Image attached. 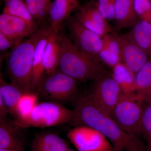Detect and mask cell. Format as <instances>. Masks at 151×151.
Returning a JSON list of instances; mask_svg holds the SVG:
<instances>
[{
  "label": "cell",
  "mask_w": 151,
  "mask_h": 151,
  "mask_svg": "<svg viewBox=\"0 0 151 151\" xmlns=\"http://www.w3.org/2000/svg\"><path fill=\"white\" fill-rule=\"evenodd\" d=\"M121 47L122 62L136 75L149 60V56L136 43L130 32L117 34Z\"/></svg>",
  "instance_id": "11"
},
{
  "label": "cell",
  "mask_w": 151,
  "mask_h": 151,
  "mask_svg": "<svg viewBox=\"0 0 151 151\" xmlns=\"http://www.w3.org/2000/svg\"><path fill=\"white\" fill-rule=\"evenodd\" d=\"M14 45L6 36L0 32V51L6 52L11 48L15 47Z\"/></svg>",
  "instance_id": "30"
},
{
  "label": "cell",
  "mask_w": 151,
  "mask_h": 151,
  "mask_svg": "<svg viewBox=\"0 0 151 151\" xmlns=\"http://www.w3.org/2000/svg\"><path fill=\"white\" fill-rule=\"evenodd\" d=\"M13 120L7 118L0 121V149L24 150L25 138L23 130Z\"/></svg>",
  "instance_id": "14"
},
{
  "label": "cell",
  "mask_w": 151,
  "mask_h": 151,
  "mask_svg": "<svg viewBox=\"0 0 151 151\" xmlns=\"http://www.w3.org/2000/svg\"><path fill=\"white\" fill-rule=\"evenodd\" d=\"M136 92L144 100L151 99V59L135 75Z\"/></svg>",
  "instance_id": "24"
},
{
  "label": "cell",
  "mask_w": 151,
  "mask_h": 151,
  "mask_svg": "<svg viewBox=\"0 0 151 151\" xmlns=\"http://www.w3.org/2000/svg\"><path fill=\"white\" fill-rule=\"evenodd\" d=\"M74 17L84 27L101 37L113 32L111 25L98 10L97 1L92 0L80 6Z\"/></svg>",
  "instance_id": "10"
},
{
  "label": "cell",
  "mask_w": 151,
  "mask_h": 151,
  "mask_svg": "<svg viewBox=\"0 0 151 151\" xmlns=\"http://www.w3.org/2000/svg\"><path fill=\"white\" fill-rule=\"evenodd\" d=\"M54 0H24L30 12L37 23L48 18L50 10Z\"/></svg>",
  "instance_id": "26"
},
{
  "label": "cell",
  "mask_w": 151,
  "mask_h": 151,
  "mask_svg": "<svg viewBox=\"0 0 151 151\" xmlns=\"http://www.w3.org/2000/svg\"><path fill=\"white\" fill-rule=\"evenodd\" d=\"M4 8L2 13L22 19L35 30L38 24L34 18L23 0H4Z\"/></svg>",
  "instance_id": "23"
},
{
  "label": "cell",
  "mask_w": 151,
  "mask_h": 151,
  "mask_svg": "<svg viewBox=\"0 0 151 151\" xmlns=\"http://www.w3.org/2000/svg\"><path fill=\"white\" fill-rule=\"evenodd\" d=\"M0 151H24V150L19 149H0Z\"/></svg>",
  "instance_id": "32"
},
{
  "label": "cell",
  "mask_w": 151,
  "mask_h": 151,
  "mask_svg": "<svg viewBox=\"0 0 151 151\" xmlns=\"http://www.w3.org/2000/svg\"><path fill=\"white\" fill-rule=\"evenodd\" d=\"M58 68L63 73L80 81H96L108 74L100 63L87 56L65 36L63 37Z\"/></svg>",
  "instance_id": "2"
},
{
  "label": "cell",
  "mask_w": 151,
  "mask_h": 151,
  "mask_svg": "<svg viewBox=\"0 0 151 151\" xmlns=\"http://www.w3.org/2000/svg\"><path fill=\"white\" fill-rule=\"evenodd\" d=\"M143 102L136 92L123 93L111 115L123 129L139 137L142 136Z\"/></svg>",
  "instance_id": "5"
},
{
  "label": "cell",
  "mask_w": 151,
  "mask_h": 151,
  "mask_svg": "<svg viewBox=\"0 0 151 151\" xmlns=\"http://www.w3.org/2000/svg\"><path fill=\"white\" fill-rule=\"evenodd\" d=\"M67 138L78 151H112L113 146L101 132L86 125L69 130Z\"/></svg>",
  "instance_id": "8"
},
{
  "label": "cell",
  "mask_w": 151,
  "mask_h": 151,
  "mask_svg": "<svg viewBox=\"0 0 151 151\" xmlns=\"http://www.w3.org/2000/svg\"><path fill=\"white\" fill-rule=\"evenodd\" d=\"M69 149L67 141L56 134L48 132L35 134L30 146V151H66Z\"/></svg>",
  "instance_id": "17"
},
{
  "label": "cell",
  "mask_w": 151,
  "mask_h": 151,
  "mask_svg": "<svg viewBox=\"0 0 151 151\" xmlns=\"http://www.w3.org/2000/svg\"><path fill=\"white\" fill-rule=\"evenodd\" d=\"M114 19L116 32L132 29L140 20L135 11L134 0H116Z\"/></svg>",
  "instance_id": "16"
},
{
  "label": "cell",
  "mask_w": 151,
  "mask_h": 151,
  "mask_svg": "<svg viewBox=\"0 0 151 151\" xmlns=\"http://www.w3.org/2000/svg\"><path fill=\"white\" fill-rule=\"evenodd\" d=\"M116 1V0H97L98 10L107 20L114 19Z\"/></svg>",
  "instance_id": "29"
},
{
  "label": "cell",
  "mask_w": 151,
  "mask_h": 151,
  "mask_svg": "<svg viewBox=\"0 0 151 151\" xmlns=\"http://www.w3.org/2000/svg\"><path fill=\"white\" fill-rule=\"evenodd\" d=\"M37 31L20 18L4 13L0 15V32L8 38L15 47L24 38L29 37Z\"/></svg>",
  "instance_id": "12"
},
{
  "label": "cell",
  "mask_w": 151,
  "mask_h": 151,
  "mask_svg": "<svg viewBox=\"0 0 151 151\" xmlns=\"http://www.w3.org/2000/svg\"><path fill=\"white\" fill-rule=\"evenodd\" d=\"M45 27L38 29L28 39L12 49L7 62L11 83L25 92L32 91V73L34 55L37 44Z\"/></svg>",
  "instance_id": "3"
},
{
  "label": "cell",
  "mask_w": 151,
  "mask_h": 151,
  "mask_svg": "<svg viewBox=\"0 0 151 151\" xmlns=\"http://www.w3.org/2000/svg\"><path fill=\"white\" fill-rule=\"evenodd\" d=\"M24 1V0H23Z\"/></svg>",
  "instance_id": "35"
},
{
  "label": "cell",
  "mask_w": 151,
  "mask_h": 151,
  "mask_svg": "<svg viewBox=\"0 0 151 151\" xmlns=\"http://www.w3.org/2000/svg\"><path fill=\"white\" fill-rule=\"evenodd\" d=\"M112 77L124 93L136 92L135 76L122 62L112 68Z\"/></svg>",
  "instance_id": "21"
},
{
  "label": "cell",
  "mask_w": 151,
  "mask_h": 151,
  "mask_svg": "<svg viewBox=\"0 0 151 151\" xmlns=\"http://www.w3.org/2000/svg\"><path fill=\"white\" fill-rule=\"evenodd\" d=\"M63 36L59 31L53 32L47 44L43 57V65L46 75L57 70Z\"/></svg>",
  "instance_id": "18"
},
{
  "label": "cell",
  "mask_w": 151,
  "mask_h": 151,
  "mask_svg": "<svg viewBox=\"0 0 151 151\" xmlns=\"http://www.w3.org/2000/svg\"><path fill=\"white\" fill-rule=\"evenodd\" d=\"M142 136L145 139L147 151H151V99L144 100L142 122Z\"/></svg>",
  "instance_id": "27"
},
{
  "label": "cell",
  "mask_w": 151,
  "mask_h": 151,
  "mask_svg": "<svg viewBox=\"0 0 151 151\" xmlns=\"http://www.w3.org/2000/svg\"><path fill=\"white\" fill-rule=\"evenodd\" d=\"M39 96L37 92H25L17 104L14 120H24L29 117L39 103Z\"/></svg>",
  "instance_id": "25"
},
{
  "label": "cell",
  "mask_w": 151,
  "mask_h": 151,
  "mask_svg": "<svg viewBox=\"0 0 151 151\" xmlns=\"http://www.w3.org/2000/svg\"><path fill=\"white\" fill-rule=\"evenodd\" d=\"M9 113V112L8 108L3 102L2 100L0 98V121L6 119Z\"/></svg>",
  "instance_id": "31"
},
{
  "label": "cell",
  "mask_w": 151,
  "mask_h": 151,
  "mask_svg": "<svg viewBox=\"0 0 151 151\" xmlns=\"http://www.w3.org/2000/svg\"><path fill=\"white\" fill-rule=\"evenodd\" d=\"M134 5L139 19L151 23V0H134Z\"/></svg>",
  "instance_id": "28"
},
{
  "label": "cell",
  "mask_w": 151,
  "mask_h": 151,
  "mask_svg": "<svg viewBox=\"0 0 151 151\" xmlns=\"http://www.w3.org/2000/svg\"><path fill=\"white\" fill-rule=\"evenodd\" d=\"M112 151H122L120 150H119V149H117L116 148H115L113 147V150Z\"/></svg>",
  "instance_id": "33"
},
{
  "label": "cell",
  "mask_w": 151,
  "mask_h": 151,
  "mask_svg": "<svg viewBox=\"0 0 151 151\" xmlns=\"http://www.w3.org/2000/svg\"><path fill=\"white\" fill-rule=\"evenodd\" d=\"M73 110L60 103L46 101L39 103L30 115L22 120H13L22 129L34 127L45 128L71 123Z\"/></svg>",
  "instance_id": "4"
},
{
  "label": "cell",
  "mask_w": 151,
  "mask_h": 151,
  "mask_svg": "<svg viewBox=\"0 0 151 151\" xmlns=\"http://www.w3.org/2000/svg\"><path fill=\"white\" fill-rule=\"evenodd\" d=\"M75 78L57 70L46 77L39 89V94L48 101L60 103L70 101L77 92Z\"/></svg>",
  "instance_id": "6"
},
{
  "label": "cell",
  "mask_w": 151,
  "mask_h": 151,
  "mask_svg": "<svg viewBox=\"0 0 151 151\" xmlns=\"http://www.w3.org/2000/svg\"><path fill=\"white\" fill-rule=\"evenodd\" d=\"M0 81V98L8 108L9 114L14 118L17 104L26 92L12 83L5 82L1 77Z\"/></svg>",
  "instance_id": "22"
},
{
  "label": "cell",
  "mask_w": 151,
  "mask_h": 151,
  "mask_svg": "<svg viewBox=\"0 0 151 151\" xmlns=\"http://www.w3.org/2000/svg\"><path fill=\"white\" fill-rule=\"evenodd\" d=\"M73 110L71 124L86 125L97 130L108 139L113 148L122 151H147L139 137L123 129L94 103L89 94L79 97Z\"/></svg>",
  "instance_id": "1"
},
{
  "label": "cell",
  "mask_w": 151,
  "mask_h": 151,
  "mask_svg": "<svg viewBox=\"0 0 151 151\" xmlns=\"http://www.w3.org/2000/svg\"><path fill=\"white\" fill-rule=\"evenodd\" d=\"M65 21L73 43L87 56L100 63L99 54L103 47V37L84 27L74 16Z\"/></svg>",
  "instance_id": "7"
},
{
  "label": "cell",
  "mask_w": 151,
  "mask_h": 151,
  "mask_svg": "<svg viewBox=\"0 0 151 151\" xmlns=\"http://www.w3.org/2000/svg\"><path fill=\"white\" fill-rule=\"evenodd\" d=\"M123 92L112 76L106 75L95 81L90 98L105 113L111 116Z\"/></svg>",
  "instance_id": "9"
},
{
  "label": "cell",
  "mask_w": 151,
  "mask_h": 151,
  "mask_svg": "<svg viewBox=\"0 0 151 151\" xmlns=\"http://www.w3.org/2000/svg\"><path fill=\"white\" fill-rule=\"evenodd\" d=\"M103 39L104 43L99 54V60L112 69L119 63L122 62L121 47L117 34H108Z\"/></svg>",
  "instance_id": "19"
},
{
  "label": "cell",
  "mask_w": 151,
  "mask_h": 151,
  "mask_svg": "<svg viewBox=\"0 0 151 151\" xmlns=\"http://www.w3.org/2000/svg\"><path fill=\"white\" fill-rule=\"evenodd\" d=\"M66 151H76L74 150H72V149H69L68 150Z\"/></svg>",
  "instance_id": "34"
},
{
  "label": "cell",
  "mask_w": 151,
  "mask_h": 151,
  "mask_svg": "<svg viewBox=\"0 0 151 151\" xmlns=\"http://www.w3.org/2000/svg\"><path fill=\"white\" fill-rule=\"evenodd\" d=\"M129 32L136 43L151 56V23L140 20Z\"/></svg>",
  "instance_id": "20"
},
{
  "label": "cell",
  "mask_w": 151,
  "mask_h": 151,
  "mask_svg": "<svg viewBox=\"0 0 151 151\" xmlns=\"http://www.w3.org/2000/svg\"><path fill=\"white\" fill-rule=\"evenodd\" d=\"M53 32L49 26L45 27L44 32L37 44L34 55L32 73V92L37 91L46 77L43 65L44 53L47 44Z\"/></svg>",
  "instance_id": "13"
},
{
  "label": "cell",
  "mask_w": 151,
  "mask_h": 151,
  "mask_svg": "<svg viewBox=\"0 0 151 151\" xmlns=\"http://www.w3.org/2000/svg\"><path fill=\"white\" fill-rule=\"evenodd\" d=\"M80 6L78 0H54L49 13V26L54 32L59 31L63 22Z\"/></svg>",
  "instance_id": "15"
}]
</instances>
